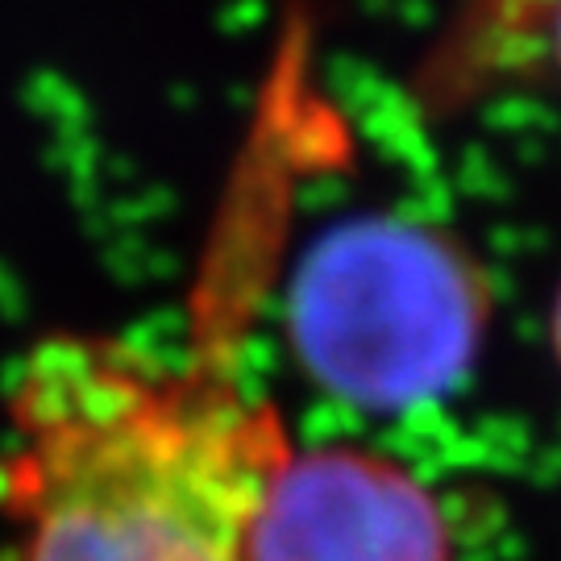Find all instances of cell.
Masks as SVG:
<instances>
[{
    "label": "cell",
    "mask_w": 561,
    "mask_h": 561,
    "mask_svg": "<svg viewBox=\"0 0 561 561\" xmlns=\"http://www.w3.org/2000/svg\"><path fill=\"white\" fill-rule=\"evenodd\" d=\"M4 412L0 561H245L291 449L229 358L159 362L96 333L34 345Z\"/></svg>",
    "instance_id": "1"
},
{
    "label": "cell",
    "mask_w": 561,
    "mask_h": 561,
    "mask_svg": "<svg viewBox=\"0 0 561 561\" xmlns=\"http://www.w3.org/2000/svg\"><path fill=\"white\" fill-rule=\"evenodd\" d=\"M491 287L474 254L412 217L324 233L291 287L296 358L321 391L370 412L442 400L479 358Z\"/></svg>",
    "instance_id": "2"
},
{
    "label": "cell",
    "mask_w": 561,
    "mask_h": 561,
    "mask_svg": "<svg viewBox=\"0 0 561 561\" xmlns=\"http://www.w3.org/2000/svg\"><path fill=\"white\" fill-rule=\"evenodd\" d=\"M437 491L366 445L287 449L245 533V561H454Z\"/></svg>",
    "instance_id": "3"
},
{
    "label": "cell",
    "mask_w": 561,
    "mask_h": 561,
    "mask_svg": "<svg viewBox=\"0 0 561 561\" xmlns=\"http://www.w3.org/2000/svg\"><path fill=\"white\" fill-rule=\"evenodd\" d=\"M553 354H558V366H561V291H558V304H553Z\"/></svg>",
    "instance_id": "4"
},
{
    "label": "cell",
    "mask_w": 561,
    "mask_h": 561,
    "mask_svg": "<svg viewBox=\"0 0 561 561\" xmlns=\"http://www.w3.org/2000/svg\"><path fill=\"white\" fill-rule=\"evenodd\" d=\"M553 55H558V67H561V0L558 9H553Z\"/></svg>",
    "instance_id": "5"
}]
</instances>
